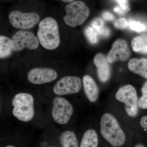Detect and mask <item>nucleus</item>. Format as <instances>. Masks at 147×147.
<instances>
[{"mask_svg":"<svg viewBox=\"0 0 147 147\" xmlns=\"http://www.w3.org/2000/svg\"><path fill=\"white\" fill-rule=\"evenodd\" d=\"M39 42L42 47L54 50L60 44L59 27L57 21L51 17H47L40 22L37 32Z\"/></svg>","mask_w":147,"mask_h":147,"instance_id":"obj_1","label":"nucleus"},{"mask_svg":"<svg viewBox=\"0 0 147 147\" xmlns=\"http://www.w3.org/2000/svg\"><path fill=\"white\" fill-rule=\"evenodd\" d=\"M100 133L102 137L115 147L125 144V136L116 118L110 113L102 115L100 122Z\"/></svg>","mask_w":147,"mask_h":147,"instance_id":"obj_2","label":"nucleus"},{"mask_svg":"<svg viewBox=\"0 0 147 147\" xmlns=\"http://www.w3.org/2000/svg\"><path fill=\"white\" fill-rule=\"evenodd\" d=\"M34 99L32 96L27 93L15 95L12 100L13 115L19 120L29 122L34 117Z\"/></svg>","mask_w":147,"mask_h":147,"instance_id":"obj_3","label":"nucleus"},{"mask_svg":"<svg viewBox=\"0 0 147 147\" xmlns=\"http://www.w3.org/2000/svg\"><path fill=\"white\" fill-rule=\"evenodd\" d=\"M66 15L63 17L65 23L69 26L74 28L82 25L89 16L90 10L82 1H74L65 7Z\"/></svg>","mask_w":147,"mask_h":147,"instance_id":"obj_4","label":"nucleus"},{"mask_svg":"<svg viewBox=\"0 0 147 147\" xmlns=\"http://www.w3.org/2000/svg\"><path fill=\"white\" fill-rule=\"evenodd\" d=\"M117 100L125 104V108L127 115L130 117L137 115L138 112V96L135 88L131 85L123 86L116 93Z\"/></svg>","mask_w":147,"mask_h":147,"instance_id":"obj_5","label":"nucleus"},{"mask_svg":"<svg viewBox=\"0 0 147 147\" xmlns=\"http://www.w3.org/2000/svg\"><path fill=\"white\" fill-rule=\"evenodd\" d=\"M10 40L11 49L15 52L21 51L25 48L36 50L39 45L38 38L32 32L27 31H18Z\"/></svg>","mask_w":147,"mask_h":147,"instance_id":"obj_6","label":"nucleus"},{"mask_svg":"<svg viewBox=\"0 0 147 147\" xmlns=\"http://www.w3.org/2000/svg\"><path fill=\"white\" fill-rule=\"evenodd\" d=\"M52 115L57 123L65 124L68 123L73 113L72 105L63 98L56 97L53 100Z\"/></svg>","mask_w":147,"mask_h":147,"instance_id":"obj_7","label":"nucleus"},{"mask_svg":"<svg viewBox=\"0 0 147 147\" xmlns=\"http://www.w3.org/2000/svg\"><path fill=\"white\" fill-rule=\"evenodd\" d=\"M11 24L14 28L21 29H29L33 28L39 22L40 16L35 12L24 13L14 10L9 15Z\"/></svg>","mask_w":147,"mask_h":147,"instance_id":"obj_8","label":"nucleus"},{"mask_svg":"<svg viewBox=\"0 0 147 147\" xmlns=\"http://www.w3.org/2000/svg\"><path fill=\"white\" fill-rule=\"evenodd\" d=\"M82 88V81L79 77L66 76L56 83L53 87V91L58 95L73 94L79 92Z\"/></svg>","mask_w":147,"mask_h":147,"instance_id":"obj_9","label":"nucleus"},{"mask_svg":"<svg viewBox=\"0 0 147 147\" xmlns=\"http://www.w3.org/2000/svg\"><path fill=\"white\" fill-rule=\"evenodd\" d=\"M131 55V50L126 41L119 39L113 43L106 57L109 63H113L117 61L127 60Z\"/></svg>","mask_w":147,"mask_h":147,"instance_id":"obj_10","label":"nucleus"},{"mask_svg":"<svg viewBox=\"0 0 147 147\" xmlns=\"http://www.w3.org/2000/svg\"><path fill=\"white\" fill-rule=\"evenodd\" d=\"M57 73L53 69L47 67H36L28 72L29 82L35 85H41L54 81L57 77Z\"/></svg>","mask_w":147,"mask_h":147,"instance_id":"obj_11","label":"nucleus"},{"mask_svg":"<svg viewBox=\"0 0 147 147\" xmlns=\"http://www.w3.org/2000/svg\"><path fill=\"white\" fill-rule=\"evenodd\" d=\"M94 63L97 67L98 76L100 82L105 83L109 80L111 70L107 57L102 53H98L94 58Z\"/></svg>","mask_w":147,"mask_h":147,"instance_id":"obj_12","label":"nucleus"},{"mask_svg":"<svg viewBox=\"0 0 147 147\" xmlns=\"http://www.w3.org/2000/svg\"><path fill=\"white\" fill-rule=\"evenodd\" d=\"M84 92L87 98L91 102H95L98 97V87L94 80L89 75H85L83 77Z\"/></svg>","mask_w":147,"mask_h":147,"instance_id":"obj_13","label":"nucleus"},{"mask_svg":"<svg viewBox=\"0 0 147 147\" xmlns=\"http://www.w3.org/2000/svg\"><path fill=\"white\" fill-rule=\"evenodd\" d=\"M129 69L131 72L147 79V59L133 58L129 61Z\"/></svg>","mask_w":147,"mask_h":147,"instance_id":"obj_14","label":"nucleus"},{"mask_svg":"<svg viewBox=\"0 0 147 147\" xmlns=\"http://www.w3.org/2000/svg\"><path fill=\"white\" fill-rule=\"evenodd\" d=\"M98 137L94 130L90 129L84 133L80 147H97Z\"/></svg>","mask_w":147,"mask_h":147,"instance_id":"obj_15","label":"nucleus"},{"mask_svg":"<svg viewBox=\"0 0 147 147\" xmlns=\"http://www.w3.org/2000/svg\"><path fill=\"white\" fill-rule=\"evenodd\" d=\"M132 50L135 53H147V34L135 37L131 41Z\"/></svg>","mask_w":147,"mask_h":147,"instance_id":"obj_16","label":"nucleus"},{"mask_svg":"<svg viewBox=\"0 0 147 147\" xmlns=\"http://www.w3.org/2000/svg\"><path fill=\"white\" fill-rule=\"evenodd\" d=\"M59 139L63 147H78V140L73 131H64L61 134Z\"/></svg>","mask_w":147,"mask_h":147,"instance_id":"obj_17","label":"nucleus"},{"mask_svg":"<svg viewBox=\"0 0 147 147\" xmlns=\"http://www.w3.org/2000/svg\"><path fill=\"white\" fill-rule=\"evenodd\" d=\"M12 51L10 38L0 35V58L8 57L11 55Z\"/></svg>","mask_w":147,"mask_h":147,"instance_id":"obj_18","label":"nucleus"},{"mask_svg":"<svg viewBox=\"0 0 147 147\" xmlns=\"http://www.w3.org/2000/svg\"><path fill=\"white\" fill-rule=\"evenodd\" d=\"M92 28H93L98 35L103 38L108 37L110 34V29L106 26L104 21L100 18L94 19L92 23Z\"/></svg>","mask_w":147,"mask_h":147,"instance_id":"obj_19","label":"nucleus"},{"mask_svg":"<svg viewBox=\"0 0 147 147\" xmlns=\"http://www.w3.org/2000/svg\"><path fill=\"white\" fill-rule=\"evenodd\" d=\"M85 34L88 40L92 44H95L98 41V35L91 27H87L85 30Z\"/></svg>","mask_w":147,"mask_h":147,"instance_id":"obj_20","label":"nucleus"},{"mask_svg":"<svg viewBox=\"0 0 147 147\" xmlns=\"http://www.w3.org/2000/svg\"><path fill=\"white\" fill-rule=\"evenodd\" d=\"M128 25L131 30L137 32L144 31L147 29L144 24L138 21H130Z\"/></svg>","mask_w":147,"mask_h":147,"instance_id":"obj_21","label":"nucleus"},{"mask_svg":"<svg viewBox=\"0 0 147 147\" xmlns=\"http://www.w3.org/2000/svg\"><path fill=\"white\" fill-rule=\"evenodd\" d=\"M128 25V21L125 18H122L115 21L114 23V26L117 28L123 30L127 27Z\"/></svg>","mask_w":147,"mask_h":147,"instance_id":"obj_22","label":"nucleus"},{"mask_svg":"<svg viewBox=\"0 0 147 147\" xmlns=\"http://www.w3.org/2000/svg\"><path fill=\"white\" fill-rule=\"evenodd\" d=\"M138 105L142 109H147V95H142L138 101Z\"/></svg>","mask_w":147,"mask_h":147,"instance_id":"obj_23","label":"nucleus"},{"mask_svg":"<svg viewBox=\"0 0 147 147\" xmlns=\"http://www.w3.org/2000/svg\"><path fill=\"white\" fill-rule=\"evenodd\" d=\"M119 3L120 7L125 11H127L130 9L129 4L127 0H116Z\"/></svg>","mask_w":147,"mask_h":147,"instance_id":"obj_24","label":"nucleus"},{"mask_svg":"<svg viewBox=\"0 0 147 147\" xmlns=\"http://www.w3.org/2000/svg\"><path fill=\"white\" fill-rule=\"evenodd\" d=\"M102 16L103 18L106 21H112L114 20L115 17L112 13L108 12V11H105L102 14Z\"/></svg>","mask_w":147,"mask_h":147,"instance_id":"obj_25","label":"nucleus"},{"mask_svg":"<svg viewBox=\"0 0 147 147\" xmlns=\"http://www.w3.org/2000/svg\"><path fill=\"white\" fill-rule=\"evenodd\" d=\"M140 125L142 128L147 131V116H144L141 118Z\"/></svg>","mask_w":147,"mask_h":147,"instance_id":"obj_26","label":"nucleus"},{"mask_svg":"<svg viewBox=\"0 0 147 147\" xmlns=\"http://www.w3.org/2000/svg\"><path fill=\"white\" fill-rule=\"evenodd\" d=\"M114 10L115 12H117V13L119 14H124L125 12H126V11L123 10L121 7H116L114 8Z\"/></svg>","mask_w":147,"mask_h":147,"instance_id":"obj_27","label":"nucleus"},{"mask_svg":"<svg viewBox=\"0 0 147 147\" xmlns=\"http://www.w3.org/2000/svg\"><path fill=\"white\" fill-rule=\"evenodd\" d=\"M142 92L143 95H147V82L144 84V86L142 87Z\"/></svg>","mask_w":147,"mask_h":147,"instance_id":"obj_28","label":"nucleus"},{"mask_svg":"<svg viewBox=\"0 0 147 147\" xmlns=\"http://www.w3.org/2000/svg\"><path fill=\"white\" fill-rule=\"evenodd\" d=\"M62 1L65 3H71L74 1V0H61Z\"/></svg>","mask_w":147,"mask_h":147,"instance_id":"obj_29","label":"nucleus"},{"mask_svg":"<svg viewBox=\"0 0 147 147\" xmlns=\"http://www.w3.org/2000/svg\"><path fill=\"white\" fill-rule=\"evenodd\" d=\"M134 147H145L144 145L142 144H137L136 145V146H134Z\"/></svg>","mask_w":147,"mask_h":147,"instance_id":"obj_30","label":"nucleus"},{"mask_svg":"<svg viewBox=\"0 0 147 147\" xmlns=\"http://www.w3.org/2000/svg\"><path fill=\"white\" fill-rule=\"evenodd\" d=\"M5 147H15L13 146H6Z\"/></svg>","mask_w":147,"mask_h":147,"instance_id":"obj_31","label":"nucleus"},{"mask_svg":"<svg viewBox=\"0 0 147 147\" xmlns=\"http://www.w3.org/2000/svg\"><path fill=\"white\" fill-rule=\"evenodd\" d=\"M0 111H1V98H0Z\"/></svg>","mask_w":147,"mask_h":147,"instance_id":"obj_32","label":"nucleus"},{"mask_svg":"<svg viewBox=\"0 0 147 147\" xmlns=\"http://www.w3.org/2000/svg\"></svg>","mask_w":147,"mask_h":147,"instance_id":"obj_33","label":"nucleus"}]
</instances>
